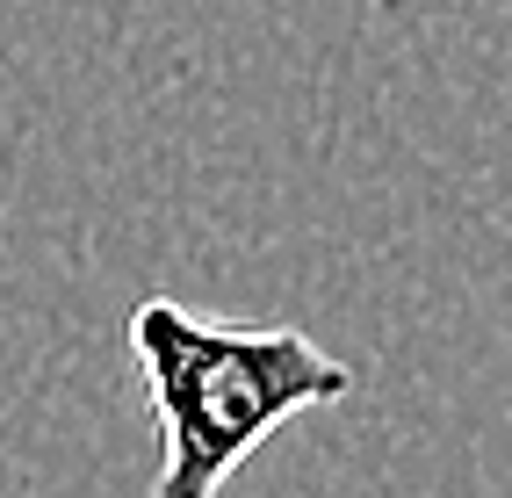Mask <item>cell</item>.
Here are the masks:
<instances>
[{
  "label": "cell",
  "instance_id": "6da1fadb",
  "mask_svg": "<svg viewBox=\"0 0 512 498\" xmlns=\"http://www.w3.org/2000/svg\"><path fill=\"white\" fill-rule=\"evenodd\" d=\"M130 354L159 441L152 498H224L231 470L260 441L354 390V369L303 325L210 318L174 296H145L130 311Z\"/></svg>",
  "mask_w": 512,
  "mask_h": 498
}]
</instances>
